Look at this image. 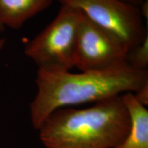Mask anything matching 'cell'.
Segmentation results:
<instances>
[{
    "instance_id": "obj_1",
    "label": "cell",
    "mask_w": 148,
    "mask_h": 148,
    "mask_svg": "<svg viewBox=\"0 0 148 148\" xmlns=\"http://www.w3.org/2000/svg\"><path fill=\"white\" fill-rule=\"evenodd\" d=\"M148 82V70L138 71L127 64L103 71L72 73L38 69L37 90L29 103L30 121L36 130L48 116L59 108L134 93Z\"/></svg>"
},
{
    "instance_id": "obj_2",
    "label": "cell",
    "mask_w": 148,
    "mask_h": 148,
    "mask_svg": "<svg viewBox=\"0 0 148 148\" xmlns=\"http://www.w3.org/2000/svg\"><path fill=\"white\" fill-rule=\"evenodd\" d=\"M130 116L121 95L84 108H59L37 130L45 148H115L129 132Z\"/></svg>"
},
{
    "instance_id": "obj_3",
    "label": "cell",
    "mask_w": 148,
    "mask_h": 148,
    "mask_svg": "<svg viewBox=\"0 0 148 148\" xmlns=\"http://www.w3.org/2000/svg\"><path fill=\"white\" fill-rule=\"evenodd\" d=\"M82 13L78 9L61 5L54 19L24 47V54L48 71H70L77 29Z\"/></svg>"
},
{
    "instance_id": "obj_4",
    "label": "cell",
    "mask_w": 148,
    "mask_h": 148,
    "mask_svg": "<svg viewBox=\"0 0 148 148\" xmlns=\"http://www.w3.org/2000/svg\"><path fill=\"white\" fill-rule=\"evenodd\" d=\"M78 9L90 21L115 36L128 51L148 35L137 5L122 0H58Z\"/></svg>"
},
{
    "instance_id": "obj_5",
    "label": "cell",
    "mask_w": 148,
    "mask_h": 148,
    "mask_svg": "<svg viewBox=\"0 0 148 148\" xmlns=\"http://www.w3.org/2000/svg\"><path fill=\"white\" fill-rule=\"evenodd\" d=\"M127 48L119 39L82 13L75 40L73 67L79 71L117 68L127 64Z\"/></svg>"
},
{
    "instance_id": "obj_6",
    "label": "cell",
    "mask_w": 148,
    "mask_h": 148,
    "mask_svg": "<svg viewBox=\"0 0 148 148\" xmlns=\"http://www.w3.org/2000/svg\"><path fill=\"white\" fill-rule=\"evenodd\" d=\"M130 116L129 132L115 148H148V110L135 99L134 93L121 95Z\"/></svg>"
},
{
    "instance_id": "obj_7",
    "label": "cell",
    "mask_w": 148,
    "mask_h": 148,
    "mask_svg": "<svg viewBox=\"0 0 148 148\" xmlns=\"http://www.w3.org/2000/svg\"><path fill=\"white\" fill-rule=\"evenodd\" d=\"M53 0H0V24L18 29L28 20L47 8Z\"/></svg>"
},
{
    "instance_id": "obj_8",
    "label": "cell",
    "mask_w": 148,
    "mask_h": 148,
    "mask_svg": "<svg viewBox=\"0 0 148 148\" xmlns=\"http://www.w3.org/2000/svg\"><path fill=\"white\" fill-rule=\"evenodd\" d=\"M127 64L132 69L147 71L148 67V35L127 52Z\"/></svg>"
},
{
    "instance_id": "obj_9",
    "label": "cell",
    "mask_w": 148,
    "mask_h": 148,
    "mask_svg": "<svg viewBox=\"0 0 148 148\" xmlns=\"http://www.w3.org/2000/svg\"><path fill=\"white\" fill-rule=\"evenodd\" d=\"M135 99L144 106L148 104V82L146 83L138 91L134 93Z\"/></svg>"
},
{
    "instance_id": "obj_10",
    "label": "cell",
    "mask_w": 148,
    "mask_h": 148,
    "mask_svg": "<svg viewBox=\"0 0 148 148\" xmlns=\"http://www.w3.org/2000/svg\"><path fill=\"white\" fill-rule=\"evenodd\" d=\"M139 8L140 14H141L142 18H143L144 21H146L147 22L148 20V1L147 0H144L140 4L138 5Z\"/></svg>"
},
{
    "instance_id": "obj_11",
    "label": "cell",
    "mask_w": 148,
    "mask_h": 148,
    "mask_svg": "<svg viewBox=\"0 0 148 148\" xmlns=\"http://www.w3.org/2000/svg\"><path fill=\"white\" fill-rule=\"evenodd\" d=\"M5 29V27L0 24V32H2ZM5 43H6V40L5 38H0V51H1L5 47Z\"/></svg>"
},
{
    "instance_id": "obj_12",
    "label": "cell",
    "mask_w": 148,
    "mask_h": 148,
    "mask_svg": "<svg viewBox=\"0 0 148 148\" xmlns=\"http://www.w3.org/2000/svg\"><path fill=\"white\" fill-rule=\"evenodd\" d=\"M122 1H124L125 2L132 3L133 5H137V6H138L140 3L143 2L144 0H122Z\"/></svg>"
}]
</instances>
